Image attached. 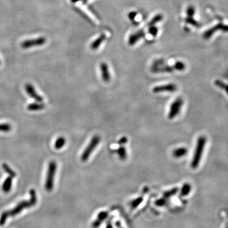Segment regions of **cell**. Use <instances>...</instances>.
<instances>
[{"label":"cell","instance_id":"6da1fadb","mask_svg":"<svg viewBox=\"0 0 228 228\" xmlns=\"http://www.w3.org/2000/svg\"><path fill=\"white\" fill-rule=\"evenodd\" d=\"M30 195H31V198L29 200L22 201L13 209L3 213L1 217H0V226H3L9 217L15 216L17 214H20V212H22L23 209L31 207L34 206L36 203L37 196L36 193V191L34 190H30Z\"/></svg>","mask_w":228,"mask_h":228},{"label":"cell","instance_id":"7a4b0ae2","mask_svg":"<svg viewBox=\"0 0 228 228\" xmlns=\"http://www.w3.org/2000/svg\"><path fill=\"white\" fill-rule=\"evenodd\" d=\"M205 137L204 136H200L198 139H197L196 148L195 150H194V154L193 155V157L191 163V167L193 169H196L198 166L201 158H202V156L203 154L204 148H205Z\"/></svg>","mask_w":228,"mask_h":228},{"label":"cell","instance_id":"3957f363","mask_svg":"<svg viewBox=\"0 0 228 228\" xmlns=\"http://www.w3.org/2000/svg\"><path fill=\"white\" fill-rule=\"evenodd\" d=\"M100 136L99 135H95L92 137V139L90 141L88 145L84 149L81 157H80V159H81L82 162H86L88 160L90 155L92 154V153L93 152L96 148L99 145V143H100Z\"/></svg>","mask_w":228,"mask_h":228},{"label":"cell","instance_id":"277c9868","mask_svg":"<svg viewBox=\"0 0 228 228\" xmlns=\"http://www.w3.org/2000/svg\"><path fill=\"white\" fill-rule=\"evenodd\" d=\"M57 165L55 161H51L48 169L46 183H45V188L48 191H51L53 190L54 177H55Z\"/></svg>","mask_w":228,"mask_h":228},{"label":"cell","instance_id":"5b68a950","mask_svg":"<svg viewBox=\"0 0 228 228\" xmlns=\"http://www.w3.org/2000/svg\"><path fill=\"white\" fill-rule=\"evenodd\" d=\"M183 103L184 101L182 98L179 97L176 98L170 105L169 114H168V118L169 119H173L177 115H178L180 112H181Z\"/></svg>","mask_w":228,"mask_h":228},{"label":"cell","instance_id":"8992f818","mask_svg":"<svg viewBox=\"0 0 228 228\" xmlns=\"http://www.w3.org/2000/svg\"><path fill=\"white\" fill-rule=\"evenodd\" d=\"M178 89V87L176 84L174 83L160 85L155 86L153 88V92L154 93H174Z\"/></svg>","mask_w":228,"mask_h":228},{"label":"cell","instance_id":"52a82bcc","mask_svg":"<svg viewBox=\"0 0 228 228\" xmlns=\"http://www.w3.org/2000/svg\"><path fill=\"white\" fill-rule=\"evenodd\" d=\"M46 43V40L44 38H38L33 39L31 40H26L22 43V47L23 48H29L34 46H40Z\"/></svg>","mask_w":228,"mask_h":228},{"label":"cell","instance_id":"ba28073f","mask_svg":"<svg viewBox=\"0 0 228 228\" xmlns=\"http://www.w3.org/2000/svg\"><path fill=\"white\" fill-rule=\"evenodd\" d=\"M25 89L26 90L27 93L30 97L32 98L33 99H34L37 102L42 103V101H43V97L37 93L35 89L34 88V87H33L32 84H26L25 86Z\"/></svg>","mask_w":228,"mask_h":228},{"label":"cell","instance_id":"9c48e42d","mask_svg":"<svg viewBox=\"0 0 228 228\" xmlns=\"http://www.w3.org/2000/svg\"><path fill=\"white\" fill-rule=\"evenodd\" d=\"M100 69L101 71V78L104 82H109L110 80V74L109 72V66L106 63L103 62L100 65Z\"/></svg>","mask_w":228,"mask_h":228},{"label":"cell","instance_id":"30bf717a","mask_svg":"<svg viewBox=\"0 0 228 228\" xmlns=\"http://www.w3.org/2000/svg\"><path fill=\"white\" fill-rule=\"evenodd\" d=\"M145 33L143 30H139V31H137V32L134 33V34H131L129 38V41H128L129 44V45H131V46L134 45L135 43H136L141 38H142L145 36Z\"/></svg>","mask_w":228,"mask_h":228},{"label":"cell","instance_id":"8fae6325","mask_svg":"<svg viewBox=\"0 0 228 228\" xmlns=\"http://www.w3.org/2000/svg\"><path fill=\"white\" fill-rule=\"evenodd\" d=\"M106 36L105 34H101L99 36L97 40H95L93 43L91 44V48L93 50H95L98 49L99 47H100V44L103 43V41L105 40Z\"/></svg>","mask_w":228,"mask_h":228},{"label":"cell","instance_id":"7c38bea8","mask_svg":"<svg viewBox=\"0 0 228 228\" xmlns=\"http://www.w3.org/2000/svg\"><path fill=\"white\" fill-rule=\"evenodd\" d=\"M187 149L184 147H181V148H176L172 152V155L174 157L176 158H181L184 157V155L187 154Z\"/></svg>","mask_w":228,"mask_h":228},{"label":"cell","instance_id":"4fadbf2b","mask_svg":"<svg viewBox=\"0 0 228 228\" xmlns=\"http://www.w3.org/2000/svg\"><path fill=\"white\" fill-rule=\"evenodd\" d=\"M45 108V105L40 102L38 103H34L29 104L27 106V109L31 111H37V110H43Z\"/></svg>","mask_w":228,"mask_h":228},{"label":"cell","instance_id":"5bb4252c","mask_svg":"<svg viewBox=\"0 0 228 228\" xmlns=\"http://www.w3.org/2000/svg\"><path fill=\"white\" fill-rule=\"evenodd\" d=\"M11 184H12V178L10 176L6 179L3 184V190L5 193H8L11 190Z\"/></svg>","mask_w":228,"mask_h":228},{"label":"cell","instance_id":"9a60e30c","mask_svg":"<svg viewBox=\"0 0 228 228\" xmlns=\"http://www.w3.org/2000/svg\"><path fill=\"white\" fill-rule=\"evenodd\" d=\"M117 154L118 155L119 158L122 160H124L127 158V152L123 146H121L117 150Z\"/></svg>","mask_w":228,"mask_h":228},{"label":"cell","instance_id":"2e32d148","mask_svg":"<svg viewBox=\"0 0 228 228\" xmlns=\"http://www.w3.org/2000/svg\"><path fill=\"white\" fill-rule=\"evenodd\" d=\"M65 143H66V140L64 137L62 136L60 137L56 141L55 144V148L57 150L61 149L62 148H63V146L65 145Z\"/></svg>","mask_w":228,"mask_h":228},{"label":"cell","instance_id":"e0dca14e","mask_svg":"<svg viewBox=\"0 0 228 228\" xmlns=\"http://www.w3.org/2000/svg\"><path fill=\"white\" fill-rule=\"evenodd\" d=\"M162 19H163V16L161 14H158V15H155L154 18H153V19L148 23V26L149 27L154 26L156 23H157L158 22H160V21Z\"/></svg>","mask_w":228,"mask_h":228},{"label":"cell","instance_id":"ac0fdd59","mask_svg":"<svg viewBox=\"0 0 228 228\" xmlns=\"http://www.w3.org/2000/svg\"><path fill=\"white\" fill-rule=\"evenodd\" d=\"M2 167H3V169H4V170L5 171V172H7V174H8L10 175V176L12 178H15V177L17 176L16 173L12 169H11V168L9 167L7 164H3Z\"/></svg>","mask_w":228,"mask_h":228},{"label":"cell","instance_id":"d6986e66","mask_svg":"<svg viewBox=\"0 0 228 228\" xmlns=\"http://www.w3.org/2000/svg\"><path fill=\"white\" fill-rule=\"evenodd\" d=\"M174 69L179 70V71H182L185 69L186 65L183 62H177L175 63V64L173 65Z\"/></svg>","mask_w":228,"mask_h":228},{"label":"cell","instance_id":"ffe728a7","mask_svg":"<svg viewBox=\"0 0 228 228\" xmlns=\"http://www.w3.org/2000/svg\"><path fill=\"white\" fill-rule=\"evenodd\" d=\"M11 129V125H10L9 124H7V123L0 124V131L7 133V132L10 131Z\"/></svg>","mask_w":228,"mask_h":228},{"label":"cell","instance_id":"44dd1931","mask_svg":"<svg viewBox=\"0 0 228 228\" xmlns=\"http://www.w3.org/2000/svg\"><path fill=\"white\" fill-rule=\"evenodd\" d=\"M194 13H195V8L193 6H189L187 8L186 13L189 17H193Z\"/></svg>","mask_w":228,"mask_h":228},{"label":"cell","instance_id":"7402d4cb","mask_svg":"<svg viewBox=\"0 0 228 228\" xmlns=\"http://www.w3.org/2000/svg\"><path fill=\"white\" fill-rule=\"evenodd\" d=\"M186 22L188 23H190V24L193 25V26H195V27H198L199 26L198 22H197L195 20L193 19V17H188L187 19H186Z\"/></svg>","mask_w":228,"mask_h":228},{"label":"cell","instance_id":"603a6c76","mask_svg":"<svg viewBox=\"0 0 228 228\" xmlns=\"http://www.w3.org/2000/svg\"><path fill=\"white\" fill-rule=\"evenodd\" d=\"M148 32L153 36H156L158 34V28L155 26H152L150 27V29L148 30Z\"/></svg>","mask_w":228,"mask_h":228},{"label":"cell","instance_id":"cb8c5ba5","mask_svg":"<svg viewBox=\"0 0 228 228\" xmlns=\"http://www.w3.org/2000/svg\"><path fill=\"white\" fill-rule=\"evenodd\" d=\"M127 142V137H125V136H123V137H121V138H120V139L119 140L118 144L122 146L123 145H124V144H125Z\"/></svg>","mask_w":228,"mask_h":228},{"label":"cell","instance_id":"d4e9b609","mask_svg":"<svg viewBox=\"0 0 228 228\" xmlns=\"http://www.w3.org/2000/svg\"><path fill=\"white\" fill-rule=\"evenodd\" d=\"M190 185H189V184H185L184 186L183 187V189H182V191L183 192V193L186 194L187 193H188V191H190Z\"/></svg>","mask_w":228,"mask_h":228},{"label":"cell","instance_id":"484cf974","mask_svg":"<svg viewBox=\"0 0 228 228\" xmlns=\"http://www.w3.org/2000/svg\"><path fill=\"white\" fill-rule=\"evenodd\" d=\"M136 16V13L135 11H132L129 14V17L131 20H134V18Z\"/></svg>","mask_w":228,"mask_h":228},{"label":"cell","instance_id":"4316f807","mask_svg":"<svg viewBox=\"0 0 228 228\" xmlns=\"http://www.w3.org/2000/svg\"><path fill=\"white\" fill-rule=\"evenodd\" d=\"M82 1V0H71V1H72V2H73V3L78 2V1Z\"/></svg>","mask_w":228,"mask_h":228},{"label":"cell","instance_id":"83f0119b","mask_svg":"<svg viewBox=\"0 0 228 228\" xmlns=\"http://www.w3.org/2000/svg\"><path fill=\"white\" fill-rule=\"evenodd\" d=\"M85 1H87V0H85Z\"/></svg>","mask_w":228,"mask_h":228}]
</instances>
